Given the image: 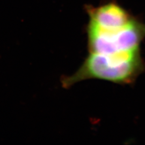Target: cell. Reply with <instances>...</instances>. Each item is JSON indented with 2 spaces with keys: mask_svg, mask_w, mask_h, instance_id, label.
Wrapping results in <instances>:
<instances>
[{
  "mask_svg": "<svg viewBox=\"0 0 145 145\" xmlns=\"http://www.w3.org/2000/svg\"><path fill=\"white\" fill-rule=\"evenodd\" d=\"M145 70L140 49L110 54L89 53L78 71L63 78L61 83L65 88L89 79L129 84Z\"/></svg>",
  "mask_w": 145,
  "mask_h": 145,
  "instance_id": "6da1fadb",
  "label": "cell"
},
{
  "mask_svg": "<svg viewBox=\"0 0 145 145\" xmlns=\"http://www.w3.org/2000/svg\"><path fill=\"white\" fill-rule=\"evenodd\" d=\"M89 53L103 54L140 49L145 38V23L134 17L126 25L103 29L88 22L86 27Z\"/></svg>",
  "mask_w": 145,
  "mask_h": 145,
  "instance_id": "7a4b0ae2",
  "label": "cell"
},
{
  "mask_svg": "<svg viewBox=\"0 0 145 145\" xmlns=\"http://www.w3.org/2000/svg\"><path fill=\"white\" fill-rule=\"evenodd\" d=\"M89 23L103 29L118 28L126 25L134 17L116 2H111L97 7L86 6Z\"/></svg>",
  "mask_w": 145,
  "mask_h": 145,
  "instance_id": "3957f363",
  "label": "cell"
}]
</instances>
